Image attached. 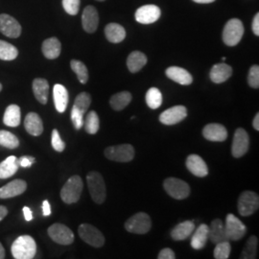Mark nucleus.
I'll list each match as a JSON object with an SVG mask.
<instances>
[{"label": "nucleus", "instance_id": "10", "mask_svg": "<svg viewBox=\"0 0 259 259\" xmlns=\"http://www.w3.org/2000/svg\"><path fill=\"white\" fill-rule=\"evenodd\" d=\"M238 212L241 216H250L259 207L258 195L252 191H244L238 199Z\"/></svg>", "mask_w": 259, "mask_h": 259}, {"label": "nucleus", "instance_id": "9", "mask_svg": "<svg viewBox=\"0 0 259 259\" xmlns=\"http://www.w3.org/2000/svg\"><path fill=\"white\" fill-rule=\"evenodd\" d=\"M225 232L229 241H238L247 233L246 226L233 214H228L226 218Z\"/></svg>", "mask_w": 259, "mask_h": 259}, {"label": "nucleus", "instance_id": "57", "mask_svg": "<svg viewBox=\"0 0 259 259\" xmlns=\"http://www.w3.org/2000/svg\"><path fill=\"white\" fill-rule=\"evenodd\" d=\"M97 1H105V0H97Z\"/></svg>", "mask_w": 259, "mask_h": 259}, {"label": "nucleus", "instance_id": "54", "mask_svg": "<svg viewBox=\"0 0 259 259\" xmlns=\"http://www.w3.org/2000/svg\"><path fill=\"white\" fill-rule=\"evenodd\" d=\"M5 249L3 248L2 244L0 243V259L5 258Z\"/></svg>", "mask_w": 259, "mask_h": 259}, {"label": "nucleus", "instance_id": "22", "mask_svg": "<svg viewBox=\"0 0 259 259\" xmlns=\"http://www.w3.org/2000/svg\"><path fill=\"white\" fill-rule=\"evenodd\" d=\"M232 75V66L222 63V64H216L213 65L209 77L213 83H222L228 81Z\"/></svg>", "mask_w": 259, "mask_h": 259}, {"label": "nucleus", "instance_id": "28", "mask_svg": "<svg viewBox=\"0 0 259 259\" xmlns=\"http://www.w3.org/2000/svg\"><path fill=\"white\" fill-rule=\"evenodd\" d=\"M195 225L192 221H185L180 223L171 232V237L173 240L183 241L185 240L187 237L191 235V233L194 232Z\"/></svg>", "mask_w": 259, "mask_h": 259}, {"label": "nucleus", "instance_id": "23", "mask_svg": "<svg viewBox=\"0 0 259 259\" xmlns=\"http://www.w3.org/2000/svg\"><path fill=\"white\" fill-rule=\"evenodd\" d=\"M53 99L55 108L59 112H65L68 104V92L63 84L56 83L53 89Z\"/></svg>", "mask_w": 259, "mask_h": 259}, {"label": "nucleus", "instance_id": "30", "mask_svg": "<svg viewBox=\"0 0 259 259\" xmlns=\"http://www.w3.org/2000/svg\"><path fill=\"white\" fill-rule=\"evenodd\" d=\"M208 231H209V228L205 224L200 225V227L196 230L194 235L192 236V239H191V247L194 250L204 249L206 242L208 240Z\"/></svg>", "mask_w": 259, "mask_h": 259}, {"label": "nucleus", "instance_id": "49", "mask_svg": "<svg viewBox=\"0 0 259 259\" xmlns=\"http://www.w3.org/2000/svg\"><path fill=\"white\" fill-rule=\"evenodd\" d=\"M42 214L44 216H49L51 214V206L47 200L42 203Z\"/></svg>", "mask_w": 259, "mask_h": 259}, {"label": "nucleus", "instance_id": "43", "mask_svg": "<svg viewBox=\"0 0 259 259\" xmlns=\"http://www.w3.org/2000/svg\"><path fill=\"white\" fill-rule=\"evenodd\" d=\"M248 83L250 88L258 89L259 88V66L252 65L250 67L249 75H248Z\"/></svg>", "mask_w": 259, "mask_h": 259}, {"label": "nucleus", "instance_id": "18", "mask_svg": "<svg viewBox=\"0 0 259 259\" xmlns=\"http://www.w3.org/2000/svg\"><path fill=\"white\" fill-rule=\"evenodd\" d=\"M27 189L26 182L22 180L12 181L8 185L0 188V199H9L16 196L23 194Z\"/></svg>", "mask_w": 259, "mask_h": 259}, {"label": "nucleus", "instance_id": "47", "mask_svg": "<svg viewBox=\"0 0 259 259\" xmlns=\"http://www.w3.org/2000/svg\"><path fill=\"white\" fill-rule=\"evenodd\" d=\"M157 258L175 259L176 258V255H175V252L171 250V249L165 248V249L160 250V252H159L158 255H157Z\"/></svg>", "mask_w": 259, "mask_h": 259}, {"label": "nucleus", "instance_id": "34", "mask_svg": "<svg viewBox=\"0 0 259 259\" xmlns=\"http://www.w3.org/2000/svg\"><path fill=\"white\" fill-rule=\"evenodd\" d=\"M19 56V50L7 41L0 39V60L13 61Z\"/></svg>", "mask_w": 259, "mask_h": 259}, {"label": "nucleus", "instance_id": "24", "mask_svg": "<svg viewBox=\"0 0 259 259\" xmlns=\"http://www.w3.org/2000/svg\"><path fill=\"white\" fill-rule=\"evenodd\" d=\"M209 231H208V239L212 242L213 244H217L223 241H229L225 232V224L221 219L213 220Z\"/></svg>", "mask_w": 259, "mask_h": 259}, {"label": "nucleus", "instance_id": "15", "mask_svg": "<svg viewBox=\"0 0 259 259\" xmlns=\"http://www.w3.org/2000/svg\"><path fill=\"white\" fill-rule=\"evenodd\" d=\"M161 11L156 5H145L136 12V20L141 24H152L160 18Z\"/></svg>", "mask_w": 259, "mask_h": 259}, {"label": "nucleus", "instance_id": "50", "mask_svg": "<svg viewBox=\"0 0 259 259\" xmlns=\"http://www.w3.org/2000/svg\"><path fill=\"white\" fill-rule=\"evenodd\" d=\"M22 209H23V214H24L25 220H26L27 222L32 221V219H33V212H32V210H31L28 206H24Z\"/></svg>", "mask_w": 259, "mask_h": 259}, {"label": "nucleus", "instance_id": "45", "mask_svg": "<svg viewBox=\"0 0 259 259\" xmlns=\"http://www.w3.org/2000/svg\"><path fill=\"white\" fill-rule=\"evenodd\" d=\"M83 113L79 111L77 108L73 107L71 110V121L76 130H80L83 126Z\"/></svg>", "mask_w": 259, "mask_h": 259}, {"label": "nucleus", "instance_id": "33", "mask_svg": "<svg viewBox=\"0 0 259 259\" xmlns=\"http://www.w3.org/2000/svg\"><path fill=\"white\" fill-rule=\"evenodd\" d=\"M132 101V94L129 92H121L111 96L110 104L114 111L124 110Z\"/></svg>", "mask_w": 259, "mask_h": 259}, {"label": "nucleus", "instance_id": "8", "mask_svg": "<svg viewBox=\"0 0 259 259\" xmlns=\"http://www.w3.org/2000/svg\"><path fill=\"white\" fill-rule=\"evenodd\" d=\"M105 156L113 161L129 162L135 157V148L130 144H120L108 147L105 150Z\"/></svg>", "mask_w": 259, "mask_h": 259}, {"label": "nucleus", "instance_id": "25", "mask_svg": "<svg viewBox=\"0 0 259 259\" xmlns=\"http://www.w3.org/2000/svg\"><path fill=\"white\" fill-rule=\"evenodd\" d=\"M105 35L110 42L119 44L125 39L126 31L120 24L112 22L105 27Z\"/></svg>", "mask_w": 259, "mask_h": 259}, {"label": "nucleus", "instance_id": "1", "mask_svg": "<svg viewBox=\"0 0 259 259\" xmlns=\"http://www.w3.org/2000/svg\"><path fill=\"white\" fill-rule=\"evenodd\" d=\"M11 250L16 259H32L36 255L37 244L30 235H22L13 243Z\"/></svg>", "mask_w": 259, "mask_h": 259}, {"label": "nucleus", "instance_id": "55", "mask_svg": "<svg viewBox=\"0 0 259 259\" xmlns=\"http://www.w3.org/2000/svg\"><path fill=\"white\" fill-rule=\"evenodd\" d=\"M226 60H227V58H226V57H223L222 61H226Z\"/></svg>", "mask_w": 259, "mask_h": 259}, {"label": "nucleus", "instance_id": "29", "mask_svg": "<svg viewBox=\"0 0 259 259\" xmlns=\"http://www.w3.org/2000/svg\"><path fill=\"white\" fill-rule=\"evenodd\" d=\"M146 64H147V57L140 51L132 52L127 59V66L129 68L130 72L132 73L139 72Z\"/></svg>", "mask_w": 259, "mask_h": 259}, {"label": "nucleus", "instance_id": "11", "mask_svg": "<svg viewBox=\"0 0 259 259\" xmlns=\"http://www.w3.org/2000/svg\"><path fill=\"white\" fill-rule=\"evenodd\" d=\"M48 235L52 240L60 245H71L74 242V233L63 224H54L48 229Z\"/></svg>", "mask_w": 259, "mask_h": 259}, {"label": "nucleus", "instance_id": "6", "mask_svg": "<svg viewBox=\"0 0 259 259\" xmlns=\"http://www.w3.org/2000/svg\"><path fill=\"white\" fill-rule=\"evenodd\" d=\"M78 232L82 240L94 248H100L105 244L102 232L91 224H82L78 229Z\"/></svg>", "mask_w": 259, "mask_h": 259}, {"label": "nucleus", "instance_id": "4", "mask_svg": "<svg viewBox=\"0 0 259 259\" xmlns=\"http://www.w3.org/2000/svg\"><path fill=\"white\" fill-rule=\"evenodd\" d=\"M244 35V26L240 19H232L227 22L223 30V41L228 47H235Z\"/></svg>", "mask_w": 259, "mask_h": 259}, {"label": "nucleus", "instance_id": "35", "mask_svg": "<svg viewBox=\"0 0 259 259\" xmlns=\"http://www.w3.org/2000/svg\"><path fill=\"white\" fill-rule=\"evenodd\" d=\"M83 126H84V129L87 131V133H89L90 135L97 134V132L100 128V121H99V117H98V114L96 113V111H90L87 114V117L83 120Z\"/></svg>", "mask_w": 259, "mask_h": 259}, {"label": "nucleus", "instance_id": "32", "mask_svg": "<svg viewBox=\"0 0 259 259\" xmlns=\"http://www.w3.org/2000/svg\"><path fill=\"white\" fill-rule=\"evenodd\" d=\"M21 120V114H20V108L18 105H10L7 107L4 116L3 122L6 126L9 127H18Z\"/></svg>", "mask_w": 259, "mask_h": 259}, {"label": "nucleus", "instance_id": "5", "mask_svg": "<svg viewBox=\"0 0 259 259\" xmlns=\"http://www.w3.org/2000/svg\"><path fill=\"white\" fill-rule=\"evenodd\" d=\"M152 221L148 214L139 212L133 215L125 223V229L129 232L136 234H145L151 230Z\"/></svg>", "mask_w": 259, "mask_h": 259}, {"label": "nucleus", "instance_id": "53", "mask_svg": "<svg viewBox=\"0 0 259 259\" xmlns=\"http://www.w3.org/2000/svg\"><path fill=\"white\" fill-rule=\"evenodd\" d=\"M193 1L200 4H208V3H212L215 0H193Z\"/></svg>", "mask_w": 259, "mask_h": 259}, {"label": "nucleus", "instance_id": "37", "mask_svg": "<svg viewBox=\"0 0 259 259\" xmlns=\"http://www.w3.org/2000/svg\"><path fill=\"white\" fill-rule=\"evenodd\" d=\"M146 103L152 110H157L162 104V94L157 88H151L146 93Z\"/></svg>", "mask_w": 259, "mask_h": 259}, {"label": "nucleus", "instance_id": "42", "mask_svg": "<svg viewBox=\"0 0 259 259\" xmlns=\"http://www.w3.org/2000/svg\"><path fill=\"white\" fill-rule=\"evenodd\" d=\"M81 0H63V7L70 16H76L80 10Z\"/></svg>", "mask_w": 259, "mask_h": 259}, {"label": "nucleus", "instance_id": "36", "mask_svg": "<svg viewBox=\"0 0 259 259\" xmlns=\"http://www.w3.org/2000/svg\"><path fill=\"white\" fill-rule=\"evenodd\" d=\"M257 246H258V238L256 236H250L249 240L247 241L244 249L242 250V256L243 259L256 258L257 253Z\"/></svg>", "mask_w": 259, "mask_h": 259}, {"label": "nucleus", "instance_id": "51", "mask_svg": "<svg viewBox=\"0 0 259 259\" xmlns=\"http://www.w3.org/2000/svg\"><path fill=\"white\" fill-rule=\"evenodd\" d=\"M8 214V209L4 205H0V221H2Z\"/></svg>", "mask_w": 259, "mask_h": 259}, {"label": "nucleus", "instance_id": "48", "mask_svg": "<svg viewBox=\"0 0 259 259\" xmlns=\"http://www.w3.org/2000/svg\"><path fill=\"white\" fill-rule=\"evenodd\" d=\"M251 28H252V32L255 36H259V14L256 13V15L254 16L253 20H252V24H251Z\"/></svg>", "mask_w": 259, "mask_h": 259}, {"label": "nucleus", "instance_id": "52", "mask_svg": "<svg viewBox=\"0 0 259 259\" xmlns=\"http://www.w3.org/2000/svg\"><path fill=\"white\" fill-rule=\"evenodd\" d=\"M252 126H253L254 130L259 131V113H256V115L254 116L253 121H252Z\"/></svg>", "mask_w": 259, "mask_h": 259}, {"label": "nucleus", "instance_id": "13", "mask_svg": "<svg viewBox=\"0 0 259 259\" xmlns=\"http://www.w3.org/2000/svg\"><path fill=\"white\" fill-rule=\"evenodd\" d=\"M0 32L6 37L17 38L21 34L19 21L7 14L0 15Z\"/></svg>", "mask_w": 259, "mask_h": 259}, {"label": "nucleus", "instance_id": "38", "mask_svg": "<svg viewBox=\"0 0 259 259\" xmlns=\"http://www.w3.org/2000/svg\"><path fill=\"white\" fill-rule=\"evenodd\" d=\"M70 66H71V69L74 71L75 74L77 75V78L80 81V83H83V84L88 83L89 70L83 62L78 61V60H72L70 62Z\"/></svg>", "mask_w": 259, "mask_h": 259}, {"label": "nucleus", "instance_id": "40", "mask_svg": "<svg viewBox=\"0 0 259 259\" xmlns=\"http://www.w3.org/2000/svg\"><path fill=\"white\" fill-rule=\"evenodd\" d=\"M216 247L214 249V258L228 259L230 257L232 247L230 241H223L215 244Z\"/></svg>", "mask_w": 259, "mask_h": 259}, {"label": "nucleus", "instance_id": "27", "mask_svg": "<svg viewBox=\"0 0 259 259\" xmlns=\"http://www.w3.org/2000/svg\"><path fill=\"white\" fill-rule=\"evenodd\" d=\"M33 93L38 102L46 105L48 101L49 83L44 78H37L33 81Z\"/></svg>", "mask_w": 259, "mask_h": 259}, {"label": "nucleus", "instance_id": "3", "mask_svg": "<svg viewBox=\"0 0 259 259\" xmlns=\"http://www.w3.org/2000/svg\"><path fill=\"white\" fill-rule=\"evenodd\" d=\"M83 188V181L81 177L72 176L63 186L61 190V198L65 204H74L79 201Z\"/></svg>", "mask_w": 259, "mask_h": 259}, {"label": "nucleus", "instance_id": "26", "mask_svg": "<svg viewBox=\"0 0 259 259\" xmlns=\"http://www.w3.org/2000/svg\"><path fill=\"white\" fill-rule=\"evenodd\" d=\"M41 50L46 58L49 60H54L61 54L62 45L57 37H49L44 41Z\"/></svg>", "mask_w": 259, "mask_h": 259}, {"label": "nucleus", "instance_id": "14", "mask_svg": "<svg viewBox=\"0 0 259 259\" xmlns=\"http://www.w3.org/2000/svg\"><path fill=\"white\" fill-rule=\"evenodd\" d=\"M187 116V109L185 106H175L167 109L159 115V121L163 125H175L184 120Z\"/></svg>", "mask_w": 259, "mask_h": 259}, {"label": "nucleus", "instance_id": "19", "mask_svg": "<svg viewBox=\"0 0 259 259\" xmlns=\"http://www.w3.org/2000/svg\"><path fill=\"white\" fill-rule=\"evenodd\" d=\"M186 167L187 169L196 177L204 178L208 174V168L204 159L198 155L192 154L186 158Z\"/></svg>", "mask_w": 259, "mask_h": 259}, {"label": "nucleus", "instance_id": "12", "mask_svg": "<svg viewBox=\"0 0 259 259\" xmlns=\"http://www.w3.org/2000/svg\"><path fill=\"white\" fill-rule=\"evenodd\" d=\"M250 139L248 133L242 128L235 131L232 142V154L234 157H242L249 150Z\"/></svg>", "mask_w": 259, "mask_h": 259}, {"label": "nucleus", "instance_id": "16", "mask_svg": "<svg viewBox=\"0 0 259 259\" xmlns=\"http://www.w3.org/2000/svg\"><path fill=\"white\" fill-rule=\"evenodd\" d=\"M82 25L87 33L93 34L99 25V15L95 7L87 6L82 15Z\"/></svg>", "mask_w": 259, "mask_h": 259}, {"label": "nucleus", "instance_id": "41", "mask_svg": "<svg viewBox=\"0 0 259 259\" xmlns=\"http://www.w3.org/2000/svg\"><path fill=\"white\" fill-rule=\"evenodd\" d=\"M92 104V96L88 93H81L75 99L73 107L77 108L82 113H85Z\"/></svg>", "mask_w": 259, "mask_h": 259}, {"label": "nucleus", "instance_id": "2", "mask_svg": "<svg viewBox=\"0 0 259 259\" xmlns=\"http://www.w3.org/2000/svg\"><path fill=\"white\" fill-rule=\"evenodd\" d=\"M87 182L92 199L96 204H103L107 197V190L102 175L96 171H92L87 176Z\"/></svg>", "mask_w": 259, "mask_h": 259}, {"label": "nucleus", "instance_id": "21", "mask_svg": "<svg viewBox=\"0 0 259 259\" xmlns=\"http://www.w3.org/2000/svg\"><path fill=\"white\" fill-rule=\"evenodd\" d=\"M24 127L28 134L34 137L40 136L44 132V123L39 115L36 112L28 113L24 120Z\"/></svg>", "mask_w": 259, "mask_h": 259}, {"label": "nucleus", "instance_id": "44", "mask_svg": "<svg viewBox=\"0 0 259 259\" xmlns=\"http://www.w3.org/2000/svg\"><path fill=\"white\" fill-rule=\"evenodd\" d=\"M51 144L52 147L57 152H63L65 148V143L63 141L62 138L60 137V134L57 130H53L52 132V138H51Z\"/></svg>", "mask_w": 259, "mask_h": 259}, {"label": "nucleus", "instance_id": "46", "mask_svg": "<svg viewBox=\"0 0 259 259\" xmlns=\"http://www.w3.org/2000/svg\"><path fill=\"white\" fill-rule=\"evenodd\" d=\"M35 162V158L31 156H23L18 158V165L24 168L31 166Z\"/></svg>", "mask_w": 259, "mask_h": 259}, {"label": "nucleus", "instance_id": "31", "mask_svg": "<svg viewBox=\"0 0 259 259\" xmlns=\"http://www.w3.org/2000/svg\"><path fill=\"white\" fill-rule=\"evenodd\" d=\"M18 169V158L15 156H10L0 163V179H8L14 176Z\"/></svg>", "mask_w": 259, "mask_h": 259}, {"label": "nucleus", "instance_id": "56", "mask_svg": "<svg viewBox=\"0 0 259 259\" xmlns=\"http://www.w3.org/2000/svg\"><path fill=\"white\" fill-rule=\"evenodd\" d=\"M1 91H2V84L0 83V92H1Z\"/></svg>", "mask_w": 259, "mask_h": 259}, {"label": "nucleus", "instance_id": "17", "mask_svg": "<svg viewBox=\"0 0 259 259\" xmlns=\"http://www.w3.org/2000/svg\"><path fill=\"white\" fill-rule=\"evenodd\" d=\"M204 138L209 141L222 142L228 138V131L222 124L211 123L207 124L203 130Z\"/></svg>", "mask_w": 259, "mask_h": 259}, {"label": "nucleus", "instance_id": "20", "mask_svg": "<svg viewBox=\"0 0 259 259\" xmlns=\"http://www.w3.org/2000/svg\"><path fill=\"white\" fill-rule=\"evenodd\" d=\"M165 74L172 81L180 83L182 85H189L193 82V77L186 69L179 66L168 67Z\"/></svg>", "mask_w": 259, "mask_h": 259}, {"label": "nucleus", "instance_id": "7", "mask_svg": "<svg viewBox=\"0 0 259 259\" xmlns=\"http://www.w3.org/2000/svg\"><path fill=\"white\" fill-rule=\"evenodd\" d=\"M163 187L167 194L177 200H184L190 195L189 185L177 178L166 179L163 183Z\"/></svg>", "mask_w": 259, "mask_h": 259}, {"label": "nucleus", "instance_id": "39", "mask_svg": "<svg viewBox=\"0 0 259 259\" xmlns=\"http://www.w3.org/2000/svg\"><path fill=\"white\" fill-rule=\"evenodd\" d=\"M0 145L6 148H18L19 146V140L11 132L2 130L0 131Z\"/></svg>", "mask_w": 259, "mask_h": 259}]
</instances>
